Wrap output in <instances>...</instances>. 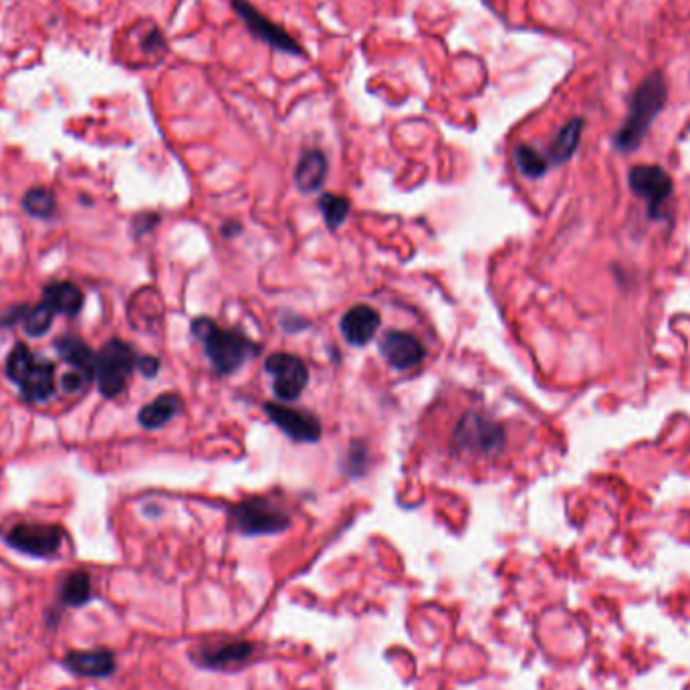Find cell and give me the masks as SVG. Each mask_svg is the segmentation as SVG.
<instances>
[{"mask_svg": "<svg viewBox=\"0 0 690 690\" xmlns=\"http://www.w3.org/2000/svg\"><path fill=\"white\" fill-rule=\"evenodd\" d=\"M666 97L668 89L660 73H652L638 85L628 103V118L614 136V146L618 152H634L640 148L650 126L664 109Z\"/></svg>", "mask_w": 690, "mask_h": 690, "instance_id": "6da1fadb", "label": "cell"}, {"mask_svg": "<svg viewBox=\"0 0 690 690\" xmlns=\"http://www.w3.org/2000/svg\"><path fill=\"white\" fill-rule=\"evenodd\" d=\"M192 333L204 345V354L220 376L235 374L243 364L259 352L257 345L239 331L220 329L212 319L200 317L192 321Z\"/></svg>", "mask_w": 690, "mask_h": 690, "instance_id": "7a4b0ae2", "label": "cell"}, {"mask_svg": "<svg viewBox=\"0 0 690 690\" xmlns=\"http://www.w3.org/2000/svg\"><path fill=\"white\" fill-rule=\"evenodd\" d=\"M7 376L19 386L25 402L41 404L55 394V366L47 360H39L25 343H17L9 354Z\"/></svg>", "mask_w": 690, "mask_h": 690, "instance_id": "3957f363", "label": "cell"}, {"mask_svg": "<svg viewBox=\"0 0 690 690\" xmlns=\"http://www.w3.org/2000/svg\"><path fill=\"white\" fill-rule=\"evenodd\" d=\"M505 428L481 412H467L460 416L454 434L452 448L463 456H497L505 448Z\"/></svg>", "mask_w": 690, "mask_h": 690, "instance_id": "277c9868", "label": "cell"}, {"mask_svg": "<svg viewBox=\"0 0 690 690\" xmlns=\"http://www.w3.org/2000/svg\"><path fill=\"white\" fill-rule=\"evenodd\" d=\"M138 368V356L130 343L122 339L107 341L97 354L95 380L97 388L105 398H118L128 382L132 372Z\"/></svg>", "mask_w": 690, "mask_h": 690, "instance_id": "5b68a950", "label": "cell"}, {"mask_svg": "<svg viewBox=\"0 0 690 690\" xmlns=\"http://www.w3.org/2000/svg\"><path fill=\"white\" fill-rule=\"evenodd\" d=\"M235 531L247 537L277 535L291 525L289 513L265 497H249L230 511Z\"/></svg>", "mask_w": 690, "mask_h": 690, "instance_id": "8992f818", "label": "cell"}, {"mask_svg": "<svg viewBox=\"0 0 690 690\" xmlns=\"http://www.w3.org/2000/svg\"><path fill=\"white\" fill-rule=\"evenodd\" d=\"M257 652V646L247 640H226V642H206L198 644L190 658L196 666L206 670L233 672L247 666Z\"/></svg>", "mask_w": 690, "mask_h": 690, "instance_id": "52a82bcc", "label": "cell"}, {"mask_svg": "<svg viewBox=\"0 0 690 690\" xmlns=\"http://www.w3.org/2000/svg\"><path fill=\"white\" fill-rule=\"evenodd\" d=\"M7 543L33 557H51L63 543V529L47 523H19L7 535Z\"/></svg>", "mask_w": 690, "mask_h": 690, "instance_id": "ba28073f", "label": "cell"}, {"mask_svg": "<svg viewBox=\"0 0 690 690\" xmlns=\"http://www.w3.org/2000/svg\"><path fill=\"white\" fill-rule=\"evenodd\" d=\"M233 9L235 13L241 17V21L247 25L249 33L253 37H257L259 41L271 45L273 49L285 53V55H293V57H301L305 55V51L301 49V45L287 33L283 31L279 25H275L273 21H269L265 15H261L249 0H233Z\"/></svg>", "mask_w": 690, "mask_h": 690, "instance_id": "9c48e42d", "label": "cell"}, {"mask_svg": "<svg viewBox=\"0 0 690 690\" xmlns=\"http://www.w3.org/2000/svg\"><path fill=\"white\" fill-rule=\"evenodd\" d=\"M265 370L273 376V392L283 402L297 400L309 384V370L305 362L291 354L269 356Z\"/></svg>", "mask_w": 690, "mask_h": 690, "instance_id": "30bf717a", "label": "cell"}, {"mask_svg": "<svg viewBox=\"0 0 690 690\" xmlns=\"http://www.w3.org/2000/svg\"><path fill=\"white\" fill-rule=\"evenodd\" d=\"M628 182L632 192L646 200L650 216L660 218V206L674 190L670 174L660 166H636L630 170Z\"/></svg>", "mask_w": 690, "mask_h": 690, "instance_id": "8fae6325", "label": "cell"}, {"mask_svg": "<svg viewBox=\"0 0 690 690\" xmlns=\"http://www.w3.org/2000/svg\"><path fill=\"white\" fill-rule=\"evenodd\" d=\"M265 412L295 442H317L321 438V422L307 410L267 402Z\"/></svg>", "mask_w": 690, "mask_h": 690, "instance_id": "7c38bea8", "label": "cell"}, {"mask_svg": "<svg viewBox=\"0 0 690 690\" xmlns=\"http://www.w3.org/2000/svg\"><path fill=\"white\" fill-rule=\"evenodd\" d=\"M380 352L382 358L398 372L416 368L426 356L422 341L406 331H388L380 341Z\"/></svg>", "mask_w": 690, "mask_h": 690, "instance_id": "4fadbf2b", "label": "cell"}, {"mask_svg": "<svg viewBox=\"0 0 690 690\" xmlns=\"http://www.w3.org/2000/svg\"><path fill=\"white\" fill-rule=\"evenodd\" d=\"M63 666L83 678H107L118 668L113 652L107 648L71 650L63 658Z\"/></svg>", "mask_w": 690, "mask_h": 690, "instance_id": "5bb4252c", "label": "cell"}, {"mask_svg": "<svg viewBox=\"0 0 690 690\" xmlns=\"http://www.w3.org/2000/svg\"><path fill=\"white\" fill-rule=\"evenodd\" d=\"M380 327V313L370 305H354L341 317V333L350 345H368Z\"/></svg>", "mask_w": 690, "mask_h": 690, "instance_id": "9a60e30c", "label": "cell"}, {"mask_svg": "<svg viewBox=\"0 0 690 690\" xmlns=\"http://www.w3.org/2000/svg\"><path fill=\"white\" fill-rule=\"evenodd\" d=\"M55 350L63 362L75 368L81 376H85L89 382L95 378V368H97V356L91 352L89 345L75 337V335H65L55 341Z\"/></svg>", "mask_w": 690, "mask_h": 690, "instance_id": "2e32d148", "label": "cell"}, {"mask_svg": "<svg viewBox=\"0 0 690 690\" xmlns=\"http://www.w3.org/2000/svg\"><path fill=\"white\" fill-rule=\"evenodd\" d=\"M327 178V158L319 150H309L301 156L295 168V184L301 192H315Z\"/></svg>", "mask_w": 690, "mask_h": 690, "instance_id": "e0dca14e", "label": "cell"}, {"mask_svg": "<svg viewBox=\"0 0 690 690\" xmlns=\"http://www.w3.org/2000/svg\"><path fill=\"white\" fill-rule=\"evenodd\" d=\"M43 301L55 313H63V315L75 317L81 311V307H83V293L73 283L57 281V283H51V285L45 287Z\"/></svg>", "mask_w": 690, "mask_h": 690, "instance_id": "ac0fdd59", "label": "cell"}, {"mask_svg": "<svg viewBox=\"0 0 690 690\" xmlns=\"http://www.w3.org/2000/svg\"><path fill=\"white\" fill-rule=\"evenodd\" d=\"M180 408H182V400L178 394H162L140 410L138 422L140 426L148 430H156V428L166 426L180 412Z\"/></svg>", "mask_w": 690, "mask_h": 690, "instance_id": "d6986e66", "label": "cell"}, {"mask_svg": "<svg viewBox=\"0 0 690 690\" xmlns=\"http://www.w3.org/2000/svg\"><path fill=\"white\" fill-rule=\"evenodd\" d=\"M582 130H584V120H580V118L567 122L559 130V134L555 136L553 146L549 150V164H563L575 154V150H578V146H580Z\"/></svg>", "mask_w": 690, "mask_h": 690, "instance_id": "ffe728a7", "label": "cell"}, {"mask_svg": "<svg viewBox=\"0 0 690 690\" xmlns=\"http://www.w3.org/2000/svg\"><path fill=\"white\" fill-rule=\"evenodd\" d=\"M61 604L67 608H81L93 600V586L87 571H73L63 580Z\"/></svg>", "mask_w": 690, "mask_h": 690, "instance_id": "44dd1931", "label": "cell"}, {"mask_svg": "<svg viewBox=\"0 0 690 690\" xmlns=\"http://www.w3.org/2000/svg\"><path fill=\"white\" fill-rule=\"evenodd\" d=\"M515 164L519 172L527 178H541L549 168V158L539 154L531 146H517L515 148Z\"/></svg>", "mask_w": 690, "mask_h": 690, "instance_id": "7402d4cb", "label": "cell"}, {"mask_svg": "<svg viewBox=\"0 0 690 690\" xmlns=\"http://www.w3.org/2000/svg\"><path fill=\"white\" fill-rule=\"evenodd\" d=\"M319 208L323 212L325 224L331 230H335V228H339L345 222V218H348V214H350V200L343 198V196H337V194H323L321 200H319Z\"/></svg>", "mask_w": 690, "mask_h": 690, "instance_id": "603a6c76", "label": "cell"}, {"mask_svg": "<svg viewBox=\"0 0 690 690\" xmlns=\"http://www.w3.org/2000/svg\"><path fill=\"white\" fill-rule=\"evenodd\" d=\"M23 208L31 214V216H37V218H49L55 208H57V202H55V196L51 190L47 188H31L25 196H23Z\"/></svg>", "mask_w": 690, "mask_h": 690, "instance_id": "cb8c5ba5", "label": "cell"}, {"mask_svg": "<svg viewBox=\"0 0 690 690\" xmlns=\"http://www.w3.org/2000/svg\"><path fill=\"white\" fill-rule=\"evenodd\" d=\"M55 311L45 303L41 301L39 305H35L31 311H27L25 315V331L31 335V337H41L49 331L53 319H55Z\"/></svg>", "mask_w": 690, "mask_h": 690, "instance_id": "d4e9b609", "label": "cell"}, {"mask_svg": "<svg viewBox=\"0 0 690 690\" xmlns=\"http://www.w3.org/2000/svg\"><path fill=\"white\" fill-rule=\"evenodd\" d=\"M87 382H89V380H87L85 376H81L79 372H69V374L63 376L61 388H63L65 392H69V394H77V392H81V390L85 388Z\"/></svg>", "mask_w": 690, "mask_h": 690, "instance_id": "484cf974", "label": "cell"}, {"mask_svg": "<svg viewBox=\"0 0 690 690\" xmlns=\"http://www.w3.org/2000/svg\"><path fill=\"white\" fill-rule=\"evenodd\" d=\"M138 370L146 376V378H154L160 370V362L152 356H146V358H140L138 360Z\"/></svg>", "mask_w": 690, "mask_h": 690, "instance_id": "4316f807", "label": "cell"}, {"mask_svg": "<svg viewBox=\"0 0 690 690\" xmlns=\"http://www.w3.org/2000/svg\"><path fill=\"white\" fill-rule=\"evenodd\" d=\"M25 315H27V307H13V309H9L5 315H0V325L11 327V325H15L17 321L25 319Z\"/></svg>", "mask_w": 690, "mask_h": 690, "instance_id": "83f0119b", "label": "cell"}]
</instances>
